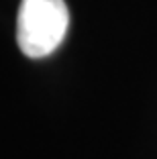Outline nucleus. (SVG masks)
<instances>
[{
  "label": "nucleus",
  "mask_w": 157,
  "mask_h": 159,
  "mask_svg": "<svg viewBox=\"0 0 157 159\" xmlns=\"http://www.w3.org/2000/svg\"><path fill=\"white\" fill-rule=\"evenodd\" d=\"M69 14L63 0H23L16 19V41L31 59L53 53L63 41Z\"/></svg>",
  "instance_id": "obj_1"
}]
</instances>
